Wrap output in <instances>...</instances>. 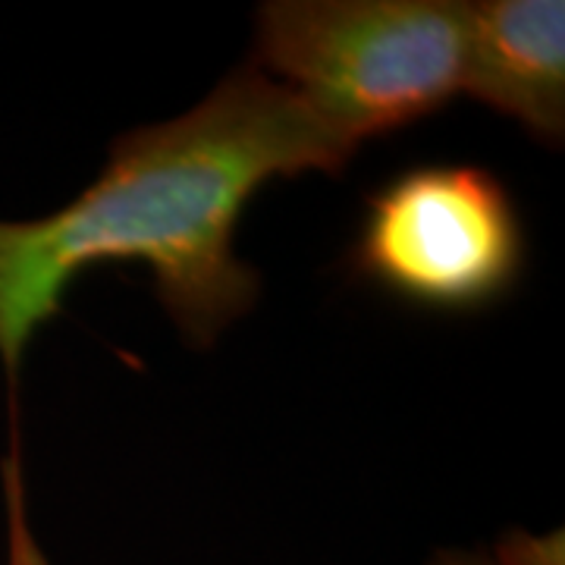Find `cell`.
<instances>
[{
	"mask_svg": "<svg viewBox=\"0 0 565 565\" xmlns=\"http://www.w3.org/2000/svg\"><path fill=\"white\" fill-rule=\"evenodd\" d=\"M497 565H563V537L512 534L490 556Z\"/></svg>",
	"mask_w": 565,
	"mask_h": 565,
	"instance_id": "5",
	"label": "cell"
},
{
	"mask_svg": "<svg viewBox=\"0 0 565 565\" xmlns=\"http://www.w3.org/2000/svg\"><path fill=\"white\" fill-rule=\"evenodd\" d=\"M462 95L515 120L531 139L565 136V3H468Z\"/></svg>",
	"mask_w": 565,
	"mask_h": 565,
	"instance_id": "4",
	"label": "cell"
},
{
	"mask_svg": "<svg viewBox=\"0 0 565 565\" xmlns=\"http://www.w3.org/2000/svg\"><path fill=\"white\" fill-rule=\"evenodd\" d=\"M352 154L286 85L255 63L233 70L189 114L117 139L79 199L39 221H0V364L17 422L25 349L61 315L73 277L141 264L167 315L211 345L258 302L236 226L264 182L340 173Z\"/></svg>",
	"mask_w": 565,
	"mask_h": 565,
	"instance_id": "1",
	"label": "cell"
},
{
	"mask_svg": "<svg viewBox=\"0 0 565 565\" xmlns=\"http://www.w3.org/2000/svg\"><path fill=\"white\" fill-rule=\"evenodd\" d=\"M430 565H497L490 553H475V550H440Z\"/></svg>",
	"mask_w": 565,
	"mask_h": 565,
	"instance_id": "6",
	"label": "cell"
},
{
	"mask_svg": "<svg viewBox=\"0 0 565 565\" xmlns=\"http://www.w3.org/2000/svg\"><path fill=\"white\" fill-rule=\"evenodd\" d=\"M465 41L459 0H270L255 66L355 154L462 95Z\"/></svg>",
	"mask_w": 565,
	"mask_h": 565,
	"instance_id": "2",
	"label": "cell"
},
{
	"mask_svg": "<svg viewBox=\"0 0 565 565\" xmlns=\"http://www.w3.org/2000/svg\"><path fill=\"white\" fill-rule=\"evenodd\" d=\"M355 270L430 311H481L519 282L525 226L509 189L475 163H422L364 207Z\"/></svg>",
	"mask_w": 565,
	"mask_h": 565,
	"instance_id": "3",
	"label": "cell"
}]
</instances>
